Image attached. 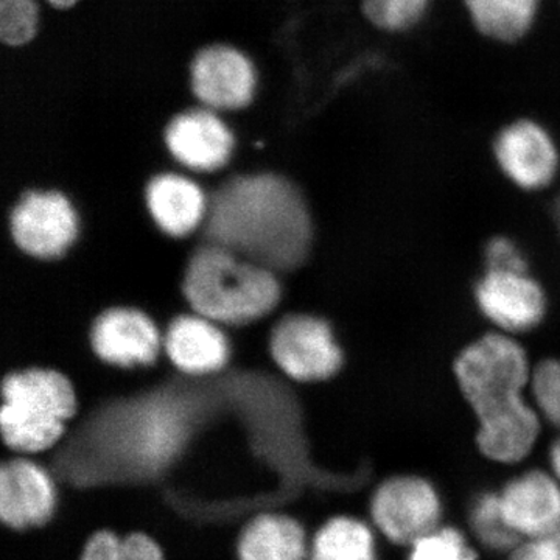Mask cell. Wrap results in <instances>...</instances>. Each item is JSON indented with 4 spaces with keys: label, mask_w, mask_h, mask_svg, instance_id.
Here are the masks:
<instances>
[{
    "label": "cell",
    "mask_w": 560,
    "mask_h": 560,
    "mask_svg": "<svg viewBox=\"0 0 560 560\" xmlns=\"http://www.w3.org/2000/svg\"><path fill=\"white\" fill-rule=\"evenodd\" d=\"M533 368L517 337L489 331L460 349L456 383L477 420L475 444L486 459L515 466L528 458L541 433L529 397Z\"/></svg>",
    "instance_id": "cell-1"
},
{
    "label": "cell",
    "mask_w": 560,
    "mask_h": 560,
    "mask_svg": "<svg viewBox=\"0 0 560 560\" xmlns=\"http://www.w3.org/2000/svg\"><path fill=\"white\" fill-rule=\"evenodd\" d=\"M208 232L213 245L272 272L300 265L312 242L300 191L276 175L243 176L221 187L210 205Z\"/></svg>",
    "instance_id": "cell-2"
},
{
    "label": "cell",
    "mask_w": 560,
    "mask_h": 560,
    "mask_svg": "<svg viewBox=\"0 0 560 560\" xmlns=\"http://www.w3.org/2000/svg\"><path fill=\"white\" fill-rule=\"evenodd\" d=\"M184 293L198 315L213 323L243 324L270 313L280 287L268 268L212 243L191 257Z\"/></svg>",
    "instance_id": "cell-3"
},
{
    "label": "cell",
    "mask_w": 560,
    "mask_h": 560,
    "mask_svg": "<svg viewBox=\"0 0 560 560\" xmlns=\"http://www.w3.org/2000/svg\"><path fill=\"white\" fill-rule=\"evenodd\" d=\"M0 430L13 455L39 456L65 436L77 399L65 375L50 370L13 372L3 381Z\"/></svg>",
    "instance_id": "cell-4"
},
{
    "label": "cell",
    "mask_w": 560,
    "mask_h": 560,
    "mask_svg": "<svg viewBox=\"0 0 560 560\" xmlns=\"http://www.w3.org/2000/svg\"><path fill=\"white\" fill-rule=\"evenodd\" d=\"M444 503L433 482L420 475H394L378 482L366 503V518L382 539L410 548L442 525Z\"/></svg>",
    "instance_id": "cell-5"
},
{
    "label": "cell",
    "mask_w": 560,
    "mask_h": 560,
    "mask_svg": "<svg viewBox=\"0 0 560 560\" xmlns=\"http://www.w3.org/2000/svg\"><path fill=\"white\" fill-rule=\"evenodd\" d=\"M474 300L482 318L512 337L536 330L547 318V291L529 270H485Z\"/></svg>",
    "instance_id": "cell-6"
},
{
    "label": "cell",
    "mask_w": 560,
    "mask_h": 560,
    "mask_svg": "<svg viewBox=\"0 0 560 560\" xmlns=\"http://www.w3.org/2000/svg\"><path fill=\"white\" fill-rule=\"evenodd\" d=\"M272 359L298 382H323L341 370V346L327 320L294 315L280 320L271 337Z\"/></svg>",
    "instance_id": "cell-7"
},
{
    "label": "cell",
    "mask_w": 560,
    "mask_h": 560,
    "mask_svg": "<svg viewBox=\"0 0 560 560\" xmlns=\"http://www.w3.org/2000/svg\"><path fill=\"white\" fill-rule=\"evenodd\" d=\"M57 481L33 456L13 455L0 464V523L11 529L39 528L54 517Z\"/></svg>",
    "instance_id": "cell-8"
},
{
    "label": "cell",
    "mask_w": 560,
    "mask_h": 560,
    "mask_svg": "<svg viewBox=\"0 0 560 560\" xmlns=\"http://www.w3.org/2000/svg\"><path fill=\"white\" fill-rule=\"evenodd\" d=\"M497 164L518 189L539 191L558 176L560 154L547 128L534 120H517L504 127L493 143Z\"/></svg>",
    "instance_id": "cell-9"
},
{
    "label": "cell",
    "mask_w": 560,
    "mask_h": 560,
    "mask_svg": "<svg viewBox=\"0 0 560 560\" xmlns=\"http://www.w3.org/2000/svg\"><path fill=\"white\" fill-rule=\"evenodd\" d=\"M11 232L25 253L38 259H55L75 242L79 220L65 195L31 191L13 210Z\"/></svg>",
    "instance_id": "cell-10"
},
{
    "label": "cell",
    "mask_w": 560,
    "mask_h": 560,
    "mask_svg": "<svg viewBox=\"0 0 560 560\" xmlns=\"http://www.w3.org/2000/svg\"><path fill=\"white\" fill-rule=\"evenodd\" d=\"M256 83L253 65L242 51L232 47H206L191 61V91L209 108H246L253 102Z\"/></svg>",
    "instance_id": "cell-11"
},
{
    "label": "cell",
    "mask_w": 560,
    "mask_h": 560,
    "mask_svg": "<svg viewBox=\"0 0 560 560\" xmlns=\"http://www.w3.org/2000/svg\"><path fill=\"white\" fill-rule=\"evenodd\" d=\"M499 495L504 517L522 540L544 539L560 528V481L550 470L522 471Z\"/></svg>",
    "instance_id": "cell-12"
},
{
    "label": "cell",
    "mask_w": 560,
    "mask_h": 560,
    "mask_svg": "<svg viewBox=\"0 0 560 560\" xmlns=\"http://www.w3.org/2000/svg\"><path fill=\"white\" fill-rule=\"evenodd\" d=\"M165 143L172 156L191 171L215 172L230 161L234 136L215 114L197 109L171 121Z\"/></svg>",
    "instance_id": "cell-13"
},
{
    "label": "cell",
    "mask_w": 560,
    "mask_h": 560,
    "mask_svg": "<svg viewBox=\"0 0 560 560\" xmlns=\"http://www.w3.org/2000/svg\"><path fill=\"white\" fill-rule=\"evenodd\" d=\"M92 348L103 361L117 366H147L156 360L161 337L149 316L132 308H113L95 320Z\"/></svg>",
    "instance_id": "cell-14"
},
{
    "label": "cell",
    "mask_w": 560,
    "mask_h": 560,
    "mask_svg": "<svg viewBox=\"0 0 560 560\" xmlns=\"http://www.w3.org/2000/svg\"><path fill=\"white\" fill-rule=\"evenodd\" d=\"M311 536L301 522L280 512H260L241 530V560H308Z\"/></svg>",
    "instance_id": "cell-15"
},
{
    "label": "cell",
    "mask_w": 560,
    "mask_h": 560,
    "mask_svg": "<svg viewBox=\"0 0 560 560\" xmlns=\"http://www.w3.org/2000/svg\"><path fill=\"white\" fill-rule=\"evenodd\" d=\"M165 350L173 364L187 374H210L224 366L230 346L213 320L180 316L165 335Z\"/></svg>",
    "instance_id": "cell-16"
},
{
    "label": "cell",
    "mask_w": 560,
    "mask_h": 560,
    "mask_svg": "<svg viewBox=\"0 0 560 560\" xmlns=\"http://www.w3.org/2000/svg\"><path fill=\"white\" fill-rule=\"evenodd\" d=\"M151 217L165 234L184 237L205 220L206 197L197 184L179 175H161L147 189Z\"/></svg>",
    "instance_id": "cell-17"
},
{
    "label": "cell",
    "mask_w": 560,
    "mask_h": 560,
    "mask_svg": "<svg viewBox=\"0 0 560 560\" xmlns=\"http://www.w3.org/2000/svg\"><path fill=\"white\" fill-rule=\"evenodd\" d=\"M378 537L363 515H335L313 534L308 560H381Z\"/></svg>",
    "instance_id": "cell-18"
},
{
    "label": "cell",
    "mask_w": 560,
    "mask_h": 560,
    "mask_svg": "<svg viewBox=\"0 0 560 560\" xmlns=\"http://www.w3.org/2000/svg\"><path fill=\"white\" fill-rule=\"evenodd\" d=\"M464 5L482 35L514 43L533 27L540 0H464Z\"/></svg>",
    "instance_id": "cell-19"
},
{
    "label": "cell",
    "mask_w": 560,
    "mask_h": 560,
    "mask_svg": "<svg viewBox=\"0 0 560 560\" xmlns=\"http://www.w3.org/2000/svg\"><path fill=\"white\" fill-rule=\"evenodd\" d=\"M469 525L471 537L482 548L492 552L510 555L523 541L504 517L499 490L497 492L488 490L471 500Z\"/></svg>",
    "instance_id": "cell-20"
},
{
    "label": "cell",
    "mask_w": 560,
    "mask_h": 560,
    "mask_svg": "<svg viewBox=\"0 0 560 560\" xmlns=\"http://www.w3.org/2000/svg\"><path fill=\"white\" fill-rule=\"evenodd\" d=\"M407 560H478V552L463 530L441 525L408 548Z\"/></svg>",
    "instance_id": "cell-21"
},
{
    "label": "cell",
    "mask_w": 560,
    "mask_h": 560,
    "mask_svg": "<svg viewBox=\"0 0 560 560\" xmlns=\"http://www.w3.org/2000/svg\"><path fill=\"white\" fill-rule=\"evenodd\" d=\"M529 397L541 420L560 434V359H545L533 368Z\"/></svg>",
    "instance_id": "cell-22"
},
{
    "label": "cell",
    "mask_w": 560,
    "mask_h": 560,
    "mask_svg": "<svg viewBox=\"0 0 560 560\" xmlns=\"http://www.w3.org/2000/svg\"><path fill=\"white\" fill-rule=\"evenodd\" d=\"M430 0H363V13L375 27L404 32L418 24Z\"/></svg>",
    "instance_id": "cell-23"
},
{
    "label": "cell",
    "mask_w": 560,
    "mask_h": 560,
    "mask_svg": "<svg viewBox=\"0 0 560 560\" xmlns=\"http://www.w3.org/2000/svg\"><path fill=\"white\" fill-rule=\"evenodd\" d=\"M486 270H528L525 250L511 237L492 238L485 250Z\"/></svg>",
    "instance_id": "cell-24"
},
{
    "label": "cell",
    "mask_w": 560,
    "mask_h": 560,
    "mask_svg": "<svg viewBox=\"0 0 560 560\" xmlns=\"http://www.w3.org/2000/svg\"><path fill=\"white\" fill-rule=\"evenodd\" d=\"M114 560H164L160 545L143 533L130 534L121 539Z\"/></svg>",
    "instance_id": "cell-25"
},
{
    "label": "cell",
    "mask_w": 560,
    "mask_h": 560,
    "mask_svg": "<svg viewBox=\"0 0 560 560\" xmlns=\"http://www.w3.org/2000/svg\"><path fill=\"white\" fill-rule=\"evenodd\" d=\"M120 544L121 537L113 530H97L84 545L80 560H114L119 552Z\"/></svg>",
    "instance_id": "cell-26"
},
{
    "label": "cell",
    "mask_w": 560,
    "mask_h": 560,
    "mask_svg": "<svg viewBox=\"0 0 560 560\" xmlns=\"http://www.w3.org/2000/svg\"><path fill=\"white\" fill-rule=\"evenodd\" d=\"M508 560H558L545 539L523 540L508 555Z\"/></svg>",
    "instance_id": "cell-27"
},
{
    "label": "cell",
    "mask_w": 560,
    "mask_h": 560,
    "mask_svg": "<svg viewBox=\"0 0 560 560\" xmlns=\"http://www.w3.org/2000/svg\"><path fill=\"white\" fill-rule=\"evenodd\" d=\"M548 463H550V471L560 481V434L558 440L552 442L550 452H548Z\"/></svg>",
    "instance_id": "cell-28"
},
{
    "label": "cell",
    "mask_w": 560,
    "mask_h": 560,
    "mask_svg": "<svg viewBox=\"0 0 560 560\" xmlns=\"http://www.w3.org/2000/svg\"><path fill=\"white\" fill-rule=\"evenodd\" d=\"M550 544L552 552H555L556 559L560 560V528L552 533L551 536L545 537Z\"/></svg>",
    "instance_id": "cell-29"
},
{
    "label": "cell",
    "mask_w": 560,
    "mask_h": 560,
    "mask_svg": "<svg viewBox=\"0 0 560 560\" xmlns=\"http://www.w3.org/2000/svg\"><path fill=\"white\" fill-rule=\"evenodd\" d=\"M80 0H47V3H50L54 9L57 10H69L72 7H75Z\"/></svg>",
    "instance_id": "cell-30"
},
{
    "label": "cell",
    "mask_w": 560,
    "mask_h": 560,
    "mask_svg": "<svg viewBox=\"0 0 560 560\" xmlns=\"http://www.w3.org/2000/svg\"><path fill=\"white\" fill-rule=\"evenodd\" d=\"M555 219H556V224H558V228L560 231V195H559L558 200H556V205H555Z\"/></svg>",
    "instance_id": "cell-31"
}]
</instances>
